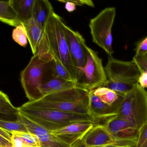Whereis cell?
I'll use <instances>...</instances> for the list:
<instances>
[{"instance_id": "1", "label": "cell", "mask_w": 147, "mask_h": 147, "mask_svg": "<svg viewBox=\"0 0 147 147\" xmlns=\"http://www.w3.org/2000/svg\"><path fill=\"white\" fill-rule=\"evenodd\" d=\"M89 91L76 87L47 94L38 100L29 101L21 107L89 115Z\"/></svg>"}, {"instance_id": "2", "label": "cell", "mask_w": 147, "mask_h": 147, "mask_svg": "<svg viewBox=\"0 0 147 147\" xmlns=\"http://www.w3.org/2000/svg\"><path fill=\"white\" fill-rule=\"evenodd\" d=\"M64 24L61 17L53 11L45 27V36L52 57L59 60L76 80V69L66 39Z\"/></svg>"}, {"instance_id": "3", "label": "cell", "mask_w": 147, "mask_h": 147, "mask_svg": "<svg viewBox=\"0 0 147 147\" xmlns=\"http://www.w3.org/2000/svg\"><path fill=\"white\" fill-rule=\"evenodd\" d=\"M18 108L20 113L51 131L60 129L74 123L93 122L96 124L89 115L22 107Z\"/></svg>"}, {"instance_id": "4", "label": "cell", "mask_w": 147, "mask_h": 147, "mask_svg": "<svg viewBox=\"0 0 147 147\" xmlns=\"http://www.w3.org/2000/svg\"><path fill=\"white\" fill-rule=\"evenodd\" d=\"M52 57L34 55L26 67L20 74V81L29 101L42 98L40 92L41 85L49 79L47 73L52 69Z\"/></svg>"}, {"instance_id": "5", "label": "cell", "mask_w": 147, "mask_h": 147, "mask_svg": "<svg viewBox=\"0 0 147 147\" xmlns=\"http://www.w3.org/2000/svg\"><path fill=\"white\" fill-rule=\"evenodd\" d=\"M108 82L105 86L125 95L137 83L141 72L135 62L117 60L108 56L105 67Z\"/></svg>"}, {"instance_id": "6", "label": "cell", "mask_w": 147, "mask_h": 147, "mask_svg": "<svg viewBox=\"0 0 147 147\" xmlns=\"http://www.w3.org/2000/svg\"><path fill=\"white\" fill-rule=\"evenodd\" d=\"M117 115L132 123L140 133L147 124V91L138 82L125 95Z\"/></svg>"}, {"instance_id": "7", "label": "cell", "mask_w": 147, "mask_h": 147, "mask_svg": "<svg viewBox=\"0 0 147 147\" xmlns=\"http://www.w3.org/2000/svg\"><path fill=\"white\" fill-rule=\"evenodd\" d=\"M116 14L115 7H107L91 19L89 24L93 42L104 50L109 56L114 53L112 29Z\"/></svg>"}, {"instance_id": "8", "label": "cell", "mask_w": 147, "mask_h": 147, "mask_svg": "<svg viewBox=\"0 0 147 147\" xmlns=\"http://www.w3.org/2000/svg\"><path fill=\"white\" fill-rule=\"evenodd\" d=\"M87 61L82 69L83 78L81 84L78 87L88 91L104 87L108 82L102 60L94 51L86 46Z\"/></svg>"}, {"instance_id": "9", "label": "cell", "mask_w": 147, "mask_h": 147, "mask_svg": "<svg viewBox=\"0 0 147 147\" xmlns=\"http://www.w3.org/2000/svg\"><path fill=\"white\" fill-rule=\"evenodd\" d=\"M65 36L69 49L76 72L77 87L82 82V69L87 61L86 41L78 32L75 31L64 24Z\"/></svg>"}, {"instance_id": "10", "label": "cell", "mask_w": 147, "mask_h": 147, "mask_svg": "<svg viewBox=\"0 0 147 147\" xmlns=\"http://www.w3.org/2000/svg\"><path fill=\"white\" fill-rule=\"evenodd\" d=\"M136 142L118 140L103 124H96L72 147H105L113 145L134 147Z\"/></svg>"}, {"instance_id": "11", "label": "cell", "mask_w": 147, "mask_h": 147, "mask_svg": "<svg viewBox=\"0 0 147 147\" xmlns=\"http://www.w3.org/2000/svg\"><path fill=\"white\" fill-rule=\"evenodd\" d=\"M33 55L51 57L45 36V29L34 19L23 23Z\"/></svg>"}, {"instance_id": "12", "label": "cell", "mask_w": 147, "mask_h": 147, "mask_svg": "<svg viewBox=\"0 0 147 147\" xmlns=\"http://www.w3.org/2000/svg\"><path fill=\"white\" fill-rule=\"evenodd\" d=\"M103 125L116 139L137 142L139 132L136 128L128 120L118 115L105 121Z\"/></svg>"}, {"instance_id": "13", "label": "cell", "mask_w": 147, "mask_h": 147, "mask_svg": "<svg viewBox=\"0 0 147 147\" xmlns=\"http://www.w3.org/2000/svg\"><path fill=\"white\" fill-rule=\"evenodd\" d=\"M19 113L20 120L26 126L29 132L38 138L41 143V147H71L61 141L51 131Z\"/></svg>"}, {"instance_id": "14", "label": "cell", "mask_w": 147, "mask_h": 147, "mask_svg": "<svg viewBox=\"0 0 147 147\" xmlns=\"http://www.w3.org/2000/svg\"><path fill=\"white\" fill-rule=\"evenodd\" d=\"M95 125L93 122L74 123L51 132L61 141L72 147Z\"/></svg>"}, {"instance_id": "15", "label": "cell", "mask_w": 147, "mask_h": 147, "mask_svg": "<svg viewBox=\"0 0 147 147\" xmlns=\"http://www.w3.org/2000/svg\"><path fill=\"white\" fill-rule=\"evenodd\" d=\"M118 109L104 103L94 94L93 90L89 91L88 114L96 124H103L105 121L117 115Z\"/></svg>"}, {"instance_id": "16", "label": "cell", "mask_w": 147, "mask_h": 147, "mask_svg": "<svg viewBox=\"0 0 147 147\" xmlns=\"http://www.w3.org/2000/svg\"><path fill=\"white\" fill-rule=\"evenodd\" d=\"M76 87L77 83L75 82L68 81L60 77H51L41 85L40 91L43 97L49 94Z\"/></svg>"}, {"instance_id": "17", "label": "cell", "mask_w": 147, "mask_h": 147, "mask_svg": "<svg viewBox=\"0 0 147 147\" xmlns=\"http://www.w3.org/2000/svg\"><path fill=\"white\" fill-rule=\"evenodd\" d=\"M0 120L17 121L20 120L18 108L13 106L9 97L2 91L0 92Z\"/></svg>"}, {"instance_id": "18", "label": "cell", "mask_w": 147, "mask_h": 147, "mask_svg": "<svg viewBox=\"0 0 147 147\" xmlns=\"http://www.w3.org/2000/svg\"><path fill=\"white\" fill-rule=\"evenodd\" d=\"M54 11L51 3L47 0H36L32 18L45 29L47 21Z\"/></svg>"}, {"instance_id": "19", "label": "cell", "mask_w": 147, "mask_h": 147, "mask_svg": "<svg viewBox=\"0 0 147 147\" xmlns=\"http://www.w3.org/2000/svg\"><path fill=\"white\" fill-rule=\"evenodd\" d=\"M93 93L104 103L111 106L119 107L125 95L106 87H101L93 90Z\"/></svg>"}, {"instance_id": "20", "label": "cell", "mask_w": 147, "mask_h": 147, "mask_svg": "<svg viewBox=\"0 0 147 147\" xmlns=\"http://www.w3.org/2000/svg\"><path fill=\"white\" fill-rule=\"evenodd\" d=\"M35 1L36 0H10L9 2L23 24L32 18Z\"/></svg>"}, {"instance_id": "21", "label": "cell", "mask_w": 147, "mask_h": 147, "mask_svg": "<svg viewBox=\"0 0 147 147\" xmlns=\"http://www.w3.org/2000/svg\"><path fill=\"white\" fill-rule=\"evenodd\" d=\"M0 20L2 23L15 27L23 24L10 5L9 1H0Z\"/></svg>"}, {"instance_id": "22", "label": "cell", "mask_w": 147, "mask_h": 147, "mask_svg": "<svg viewBox=\"0 0 147 147\" xmlns=\"http://www.w3.org/2000/svg\"><path fill=\"white\" fill-rule=\"evenodd\" d=\"M52 58L53 61L51 77H60L68 81L77 82L76 79L72 76L68 70L62 64L59 60L55 57Z\"/></svg>"}, {"instance_id": "23", "label": "cell", "mask_w": 147, "mask_h": 147, "mask_svg": "<svg viewBox=\"0 0 147 147\" xmlns=\"http://www.w3.org/2000/svg\"><path fill=\"white\" fill-rule=\"evenodd\" d=\"M0 127L11 133L14 131L29 132L26 126L21 120L17 121L0 120Z\"/></svg>"}, {"instance_id": "24", "label": "cell", "mask_w": 147, "mask_h": 147, "mask_svg": "<svg viewBox=\"0 0 147 147\" xmlns=\"http://www.w3.org/2000/svg\"><path fill=\"white\" fill-rule=\"evenodd\" d=\"M13 40L20 45L26 47L28 43V37L26 30L24 24L20 25L15 27L12 32Z\"/></svg>"}, {"instance_id": "25", "label": "cell", "mask_w": 147, "mask_h": 147, "mask_svg": "<svg viewBox=\"0 0 147 147\" xmlns=\"http://www.w3.org/2000/svg\"><path fill=\"white\" fill-rule=\"evenodd\" d=\"M12 134L20 137L26 146L33 147H41V144L38 138L32 133L30 132H20L14 131Z\"/></svg>"}, {"instance_id": "26", "label": "cell", "mask_w": 147, "mask_h": 147, "mask_svg": "<svg viewBox=\"0 0 147 147\" xmlns=\"http://www.w3.org/2000/svg\"><path fill=\"white\" fill-rule=\"evenodd\" d=\"M12 134L2 128H0V147H12Z\"/></svg>"}, {"instance_id": "27", "label": "cell", "mask_w": 147, "mask_h": 147, "mask_svg": "<svg viewBox=\"0 0 147 147\" xmlns=\"http://www.w3.org/2000/svg\"><path fill=\"white\" fill-rule=\"evenodd\" d=\"M132 60L138 67L141 73L147 72V56L146 55L142 56H134Z\"/></svg>"}, {"instance_id": "28", "label": "cell", "mask_w": 147, "mask_h": 147, "mask_svg": "<svg viewBox=\"0 0 147 147\" xmlns=\"http://www.w3.org/2000/svg\"><path fill=\"white\" fill-rule=\"evenodd\" d=\"M134 147H147V124L139 133L137 142Z\"/></svg>"}, {"instance_id": "29", "label": "cell", "mask_w": 147, "mask_h": 147, "mask_svg": "<svg viewBox=\"0 0 147 147\" xmlns=\"http://www.w3.org/2000/svg\"><path fill=\"white\" fill-rule=\"evenodd\" d=\"M135 56H142L147 53V36L139 42L137 45Z\"/></svg>"}, {"instance_id": "30", "label": "cell", "mask_w": 147, "mask_h": 147, "mask_svg": "<svg viewBox=\"0 0 147 147\" xmlns=\"http://www.w3.org/2000/svg\"><path fill=\"white\" fill-rule=\"evenodd\" d=\"M11 142L13 147H25L26 146L22 138L14 134H12Z\"/></svg>"}, {"instance_id": "31", "label": "cell", "mask_w": 147, "mask_h": 147, "mask_svg": "<svg viewBox=\"0 0 147 147\" xmlns=\"http://www.w3.org/2000/svg\"><path fill=\"white\" fill-rule=\"evenodd\" d=\"M138 82L142 88H147V72L141 73Z\"/></svg>"}, {"instance_id": "32", "label": "cell", "mask_w": 147, "mask_h": 147, "mask_svg": "<svg viewBox=\"0 0 147 147\" xmlns=\"http://www.w3.org/2000/svg\"><path fill=\"white\" fill-rule=\"evenodd\" d=\"M59 1L65 4V8L68 12H72L76 9V5L71 2L70 0H62Z\"/></svg>"}, {"instance_id": "33", "label": "cell", "mask_w": 147, "mask_h": 147, "mask_svg": "<svg viewBox=\"0 0 147 147\" xmlns=\"http://www.w3.org/2000/svg\"><path fill=\"white\" fill-rule=\"evenodd\" d=\"M70 1L76 6H82L86 5L91 7H94L93 2L91 0H74V1L70 0Z\"/></svg>"}, {"instance_id": "34", "label": "cell", "mask_w": 147, "mask_h": 147, "mask_svg": "<svg viewBox=\"0 0 147 147\" xmlns=\"http://www.w3.org/2000/svg\"><path fill=\"white\" fill-rule=\"evenodd\" d=\"M105 147H132L129 146H119V145H113V146H107Z\"/></svg>"}, {"instance_id": "35", "label": "cell", "mask_w": 147, "mask_h": 147, "mask_svg": "<svg viewBox=\"0 0 147 147\" xmlns=\"http://www.w3.org/2000/svg\"><path fill=\"white\" fill-rule=\"evenodd\" d=\"M25 147H29V146H25Z\"/></svg>"}, {"instance_id": "36", "label": "cell", "mask_w": 147, "mask_h": 147, "mask_svg": "<svg viewBox=\"0 0 147 147\" xmlns=\"http://www.w3.org/2000/svg\"><path fill=\"white\" fill-rule=\"evenodd\" d=\"M145 55H146L147 56V54H145Z\"/></svg>"}, {"instance_id": "37", "label": "cell", "mask_w": 147, "mask_h": 147, "mask_svg": "<svg viewBox=\"0 0 147 147\" xmlns=\"http://www.w3.org/2000/svg\"></svg>"}]
</instances>
